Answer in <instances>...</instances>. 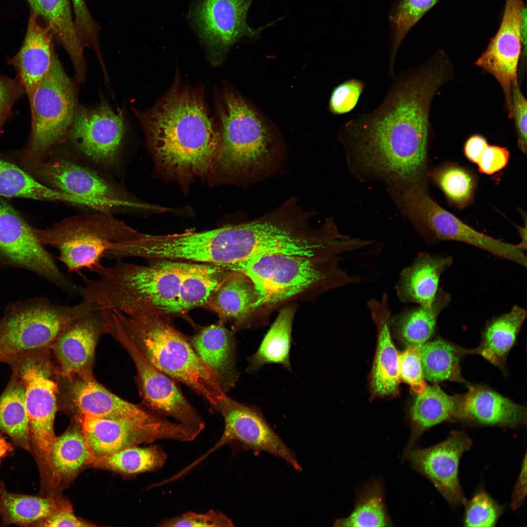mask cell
I'll return each instance as SVG.
<instances>
[{"label": "cell", "mask_w": 527, "mask_h": 527, "mask_svg": "<svg viewBox=\"0 0 527 527\" xmlns=\"http://www.w3.org/2000/svg\"><path fill=\"white\" fill-rule=\"evenodd\" d=\"M24 92L20 82L0 75V128L11 113L12 107Z\"/></svg>", "instance_id": "cell-51"}, {"label": "cell", "mask_w": 527, "mask_h": 527, "mask_svg": "<svg viewBox=\"0 0 527 527\" xmlns=\"http://www.w3.org/2000/svg\"><path fill=\"white\" fill-rule=\"evenodd\" d=\"M526 6L523 4L520 17V36L522 46V54L526 57L527 54V16Z\"/></svg>", "instance_id": "cell-55"}, {"label": "cell", "mask_w": 527, "mask_h": 527, "mask_svg": "<svg viewBox=\"0 0 527 527\" xmlns=\"http://www.w3.org/2000/svg\"><path fill=\"white\" fill-rule=\"evenodd\" d=\"M72 403L79 415L104 419L158 422L166 418L151 410L127 402L89 378L79 379L70 389Z\"/></svg>", "instance_id": "cell-23"}, {"label": "cell", "mask_w": 527, "mask_h": 527, "mask_svg": "<svg viewBox=\"0 0 527 527\" xmlns=\"http://www.w3.org/2000/svg\"><path fill=\"white\" fill-rule=\"evenodd\" d=\"M522 0H506L498 30L476 64L493 75L501 86L508 117L512 118V86L517 81V67L522 54L520 17Z\"/></svg>", "instance_id": "cell-20"}, {"label": "cell", "mask_w": 527, "mask_h": 527, "mask_svg": "<svg viewBox=\"0 0 527 527\" xmlns=\"http://www.w3.org/2000/svg\"><path fill=\"white\" fill-rule=\"evenodd\" d=\"M464 506L463 526L468 527H495L505 509L482 487L478 488Z\"/></svg>", "instance_id": "cell-43"}, {"label": "cell", "mask_w": 527, "mask_h": 527, "mask_svg": "<svg viewBox=\"0 0 527 527\" xmlns=\"http://www.w3.org/2000/svg\"><path fill=\"white\" fill-rule=\"evenodd\" d=\"M383 485L372 480L360 490L355 507L347 517L336 520L333 526L350 527H390L392 522L387 513L384 502Z\"/></svg>", "instance_id": "cell-41"}, {"label": "cell", "mask_w": 527, "mask_h": 527, "mask_svg": "<svg viewBox=\"0 0 527 527\" xmlns=\"http://www.w3.org/2000/svg\"><path fill=\"white\" fill-rule=\"evenodd\" d=\"M295 313L292 305L280 310L257 350L248 358V372L254 373L269 364H280L291 370L289 353Z\"/></svg>", "instance_id": "cell-35"}, {"label": "cell", "mask_w": 527, "mask_h": 527, "mask_svg": "<svg viewBox=\"0 0 527 527\" xmlns=\"http://www.w3.org/2000/svg\"><path fill=\"white\" fill-rule=\"evenodd\" d=\"M48 350L27 352L7 363L19 373L24 383L32 453L42 479L52 475V448L56 437L54 424L57 385L51 378Z\"/></svg>", "instance_id": "cell-10"}, {"label": "cell", "mask_w": 527, "mask_h": 527, "mask_svg": "<svg viewBox=\"0 0 527 527\" xmlns=\"http://www.w3.org/2000/svg\"><path fill=\"white\" fill-rule=\"evenodd\" d=\"M169 261L182 273L177 300L178 315L206 306L214 293L232 272L213 264Z\"/></svg>", "instance_id": "cell-31"}, {"label": "cell", "mask_w": 527, "mask_h": 527, "mask_svg": "<svg viewBox=\"0 0 527 527\" xmlns=\"http://www.w3.org/2000/svg\"><path fill=\"white\" fill-rule=\"evenodd\" d=\"M526 317V310L514 305L507 313L493 318L485 325L479 345L466 349V354L480 355L506 373L507 356Z\"/></svg>", "instance_id": "cell-30"}, {"label": "cell", "mask_w": 527, "mask_h": 527, "mask_svg": "<svg viewBox=\"0 0 527 527\" xmlns=\"http://www.w3.org/2000/svg\"><path fill=\"white\" fill-rule=\"evenodd\" d=\"M103 331L101 310L77 318L62 331L51 346L62 376L73 377L90 365L98 338Z\"/></svg>", "instance_id": "cell-22"}, {"label": "cell", "mask_w": 527, "mask_h": 527, "mask_svg": "<svg viewBox=\"0 0 527 527\" xmlns=\"http://www.w3.org/2000/svg\"><path fill=\"white\" fill-rule=\"evenodd\" d=\"M31 172L45 185L90 202L98 212L111 215L121 207L154 208L130 198L117 184L65 154L45 160Z\"/></svg>", "instance_id": "cell-12"}, {"label": "cell", "mask_w": 527, "mask_h": 527, "mask_svg": "<svg viewBox=\"0 0 527 527\" xmlns=\"http://www.w3.org/2000/svg\"><path fill=\"white\" fill-rule=\"evenodd\" d=\"M459 406V395H448L438 384L427 385L410 410L411 433L403 459L425 431L443 423L458 422Z\"/></svg>", "instance_id": "cell-29"}, {"label": "cell", "mask_w": 527, "mask_h": 527, "mask_svg": "<svg viewBox=\"0 0 527 527\" xmlns=\"http://www.w3.org/2000/svg\"><path fill=\"white\" fill-rule=\"evenodd\" d=\"M0 431L32 453L25 385L20 375L12 369L8 384L0 395Z\"/></svg>", "instance_id": "cell-32"}, {"label": "cell", "mask_w": 527, "mask_h": 527, "mask_svg": "<svg viewBox=\"0 0 527 527\" xmlns=\"http://www.w3.org/2000/svg\"><path fill=\"white\" fill-rule=\"evenodd\" d=\"M124 131L123 113L102 102L94 108L77 105L67 138L93 161L109 165L117 159Z\"/></svg>", "instance_id": "cell-18"}, {"label": "cell", "mask_w": 527, "mask_h": 527, "mask_svg": "<svg viewBox=\"0 0 527 527\" xmlns=\"http://www.w3.org/2000/svg\"><path fill=\"white\" fill-rule=\"evenodd\" d=\"M513 118H514L518 135L519 148L524 153L527 151V101L522 94L518 81L512 86Z\"/></svg>", "instance_id": "cell-49"}, {"label": "cell", "mask_w": 527, "mask_h": 527, "mask_svg": "<svg viewBox=\"0 0 527 527\" xmlns=\"http://www.w3.org/2000/svg\"><path fill=\"white\" fill-rule=\"evenodd\" d=\"M258 302L253 282L245 275L232 271L211 297L206 306L222 321H230L235 328L239 329L263 324Z\"/></svg>", "instance_id": "cell-25"}, {"label": "cell", "mask_w": 527, "mask_h": 527, "mask_svg": "<svg viewBox=\"0 0 527 527\" xmlns=\"http://www.w3.org/2000/svg\"><path fill=\"white\" fill-rule=\"evenodd\" d=\"M12 450L11 445L0 433V464L4 458L8 456Z\"/></svg>", "instance_id": "cell-56"}, {"label": "cell", "mask_w": 527, "mask_h": 527, "mask_svg": "<svg viewBox=\"0 0 527 527\" xmlns=\"http://www.w3.org/2000/svg\"><path fill=\"white\" fill-rule=\"evenodd\" d=\"M425 379L433 384L450 381L468 384L462 377L460 361L466 348L441 338L419 346Z\"/></svg>", "instance_id": "cell-37"}, {"label": "cell", "mask_w": 527, "mask_h": 527, "mask_svg": "<svg viewBox=\"0 0 527 527\" xmlns=\"http://www.w3.org/2000/svg\"><path fill=\"white\" fill-rule=\"evenodd\" d=\"M167 455L159 445L131 446L93 459L91 465L127 474L154 472L165 464Z\"/></svg>", "instance_id": "cell-39"}, {"label": "cell", "mask_w": 527, "mask_h": 527, "mask_svg": "<svg viewBox=\"0 0 527 527\" xmlns=\"http://www.w3.org/2000/svg\"><path fill=\"white\" fill-rule=\"evenodd\" d=\"M0 196L89 206L86 200L56 190L40 182L16 165L1 159Z\"/></svg>", "instance_id": "cell-33"}, {"label": "cell", "mask_w": 527, "mask_h": 527, "mask_svg": "<svg viewBox=\"0 0 527 527\" xmlns=\"http://www.w3.org/2000/svg\"><path fill=\"white\" fill-rule=\"evenodd\" d=\"M52 488L74 479L79 470L91 465L94 457L80 424L56 437L52 448Z\"/></svg>", "instance_id": "cell-34"}, {"label": "cell", "mask_w": 527, "mask_h": 527, "mask_svg": "<svg viewBox=\"0 0 527 527\" xmlns=\"http://www.w3.org/2000/svg\"><path fill=\"white\" fill-rule=\"evenodd\" d=\"M359 80L352 79L336 86L330 96L329 108L335 115L349 113L356 106L364 88Z\"/></svg>", "instance_id": "cell-47"}, {"label": "cell", "mask_w": 527, "mask_h": 527, "mask_svg": "<svg viewBox=\"0 0 527 527\" xmlns=\"http://www.w3.org/2000/svg\"><path fill=\"white\" fill-rule=\"evenodd\" d=\"M32 10L21 47L10 62L16 69L19 82L31 103L36 89L48 71L55 53L51 28L39 23Z\"/></svg>", "instance_id": "cell-24"}, {"label": "cell", "mask_w": 527, "mask_h": 527, "mask_svg": "<svg viewBox=\"0 0 527 527\" xmlns=\"http://www.w3.org/2000/svg\"><path fill=\"white\" fill-rule=\"evenodd\" d=\"M444 61L431 57L394 77L382 103L346 122L339 136L364 169L404 186L424 169L432 99L451 78Z\"/></svg>", "instance_id": "cell-1"}, {"label": "cell", "mask_w": 527, "mask_h": 527, "mask_svg": "<svg viewBox=\"0 0 527 527\" xmlns=\"http://www.w3.org/2000/svg\"><path fill=\"white\" fill-rule=\"evenodd\" d=\"M488 145L484 137L478 135H473L469 138L465 143V156L469 161L477 164L482 153Z\"/></svg>", "instance_id": "cell-54"}, {"label": "cell", "mask_w": 527, "mask_h": 527, "mask_svg": "<svg viewBox=\"0 0 527 527\" xmlns=\"http://www.w3.org/2000/svg\"><path fill=\"white\" fill-rule=\"evenodd\" d=\"M95 310L83 299L73 305L56 304L45 297L11 303L0 318V362L48 349L70 323Z\"/></svg>", "instance_id": "cell-7"}, {"label": "cell", "mask_w": 527, "mask_h": 527, "mask_svg": "<svg viewBox=\"0 0 527 527\" xmlns=\"http://www.w3.org/2000/svg\"><path fill=\"white\" fill-rule=\"evenodd\" d=\"M92 272L97 278L78 273L83 285L80 296L99 310L111 309L127 315H178L177 300L181 272L168 261L142 265L118 259Z\"/></svg>", "instance_id": "cell-4"}, {"label": "cell", "mask_w": 527, "mask_h": 527, "mask_svg": "<svg viewBox=\"0 0 527 527\" xmlns=\"http://www.w3.org/2000/svg\"><path fill=\"white\" fill-rule=\"evenodd\" d=\"M78 105L75 84L54 53L30 104L31 131L21 158L25 168H35L65 141Z\"/></svg>", "instance_id": "cell-9"}, {"label": "cell", "mask_w": 527, "mask_h": 527, "mask_svg": "<svg viewBox=\"0 0 527 527\" xmlns=\"http://www.w3.org/2000/svg\"><path fill=\"white\" fill-rule=\"evenodd\" d=\"M431 176L453 203L462 206L470 200L474 183L471 175L464 169L447 166L434 171Z\"/></svg>", "instance_id": "cell-44"}, {"label": "cell", "mask_w": 527, "mask_h": 527, "mask_svg": "<svg viewBox=\"0 0 527 527\" xmlns=\"http://www.w3.org/2000/svg\"><path fill=\"white\" fill-rule=\"evenodd\" d=\"M75 14V23L83 46L100 50L98 41L99 27L87 8L84 0H71Z\"/></svg>", "instance_id": "cell-48"}, {"label": "cell", "mask_w": 527, "mask_h": 527, "mask_svg": "<svg viewBox=\"0 0 527 527\" xmlns=\"http://www.w3.org/2000/svg\"><path fill=\"white\" fill-rule=\"evenodd\" d=\"M451 300L450 295L439 288L435 298L430 306L419 305L391 316L401 338L409 345L420 346L429 341L434 334L438 317Z\"/></svg>", "instance_id": "cell-36"}, {"label": "cell", "mask_w": 527, "mask_h": 527, "mask_svg": "<svg viewBox=\"0 0 527 527\" xmlns=\"http://www.w3.org/2000/svg\"><path fill=\"white\" fill-rule=\"evenodd\" d=\"M509 159V152L507 148L488 144L477 164L480 172L491 175L504 168Z\"/></svg>", "instance_id": "cell-50"}, {"label": "cell", "mask_w": 527, "mask_h": 527, "mask_svg": "<svg viewBox=\"0 0 527 527\" xmlns=\"http://www.w3.org/2000/svg\"><path fill=\"white\" fill-rule=\"evenodd\" d=\"M43 245L56 248L69 272L92 271L114 246L134 239L136 230L111 215L98 212L67 218L44 229L34 227Z\"/></svg>", "instance_id": "cell-8"}, {"label": "cell", "mask_w": 527, "mask_h": 527, "mask_svg": "<svg viewBox=\"0 0 527 527\" xmlns=\"http://www.w3.org/2000/svg\"><path fill=\"white\" fill-rule=\"evenodd\" d=\"M194 350L216 376L225 393L236 385L239 374L236 365L233 332L222 324L201 328L188 339Z\"/></svg>", "instance_id": "cell-27"}, {"label": "cell", "mask_w": 527, "mask_h": 527, "mask_svg": "<svg viewBox=\"0 0 527 527\" xmlns=\"http://www.w3.org/2000/svg\"><path fill=\"white\" fill-rule=\"evenodd\" d=\"M340 260V256L324 258L272 254L219 265L242 273L253 282L259 309L263 312L290 301L313 298L360 283L359 276L341 266Z\"/></svg>", "instance_id": "cell-5"}, {"label": "cell", "mask_w": 527, "mask_h": 527, "mask_svg": "<svg viewBox=\"0 0 527 527\" xmlns=\"http://www.w3.org/2000/svg\"><path fill=\"white\" fill-rule=\"evenodd\" d=\"M132 109L162 176L182 186L196 178L211 182L220 137L202 94L175 86L151 108Z\"/></svg>", "instance_id": "cell-2"}, {"label": "cell", "mask_w": 527, "mask_h": 527, "mask_svg": "<svg viewBox=\"0 0 527 527\" xmlns=\"http://www.w3.org/2000/svg\"><path fill=\"white\" fill-rule=\"evenodd\" d=\"M115 337L124 345L134 361L140 395L145 406L199 434L205 428V421L185 398L177 381L152 365L124 334L117 333Z\"/></svg>", "instance_id": "cell-16"}, {"label": "cell", "mask_w": 527, "mask_h": 527, "mask_svg": "<svg viewBox=\"0 0 527 527\" xmlns=\"http://www.w3.org/2000/svg\"><path fill=\"white\" fill-rule=\"evenodd\" d=\"M218 413L224 422L222 436L209 450L182 469V475L187 474L221 447L234 443L255 452H266L285 460L296 470H302L295 453L271 428L257 406L239 403L226 395Z\"/></svg>", "instance_id": "cell-15"}, {"label": "cell", "mask_w": 527, "mask_h": 527, "mask_svg": "<svg viewBox=\"0 0 527 527\" xmlns=\"http://www.w3.org/2000/svg\"><path fill=\"white\" fill-rule=\"evenodd\" d=\"M0 265L32 272L69 295L79 293L80 286L60 270L37 239L34 227L0 198Z\"/></svg>", "instance_id": "cell-13"}, {"label": "cell", "mask_w": 527, "mask_h": 527, "mask_svg": "<svg viewBox=\"0 0 527 527\" xmlns=\"http://www.w3.org/2000/svg\"><path fill=\"white\" fill-rule=\"evenodd\" d=\"M439 0H397L393 8L390 20L392 29V42L389 74L394 76V67L398 51L405 37L411 29L434 7Z\"/></svg>", "instance_id": "cell-42"}, {"label": "cell", "mask_w": 527, "mask_h": 527, "mask_svg": "<svg viewBox=\"0 0 527 527\" xmlns=\"http://www.w3.org/2000/svg\"><path fill=\"white\" fill-rule=\"evenodd\" d=\"M458 422L472 425L516 428L527 425L526 406L516 404L490 387L469 385L459 395Z\"/></svg>", "instance_id": "cell-21"}, {"label": "cell", "mask_w": 527, "mask_h": 527, "mask_svg": "<svg viewBox=\"0 0 527 527\" xmlns=\"http://www.w3.org/2000/svg\"><path fill=\"white\" fill-rule=\"evenodd\" d=\"M527 452L523 458L520 472L513 487L510 507L512 511L520 508L525 503L527 495Z\"/></svg>", "instance_id": "cell-53"}, {"label": "cell", "mask_w": 527, "mask_h": 527, "mask_svg": "<svg viewBox=\"0 0 527 527\" xmlns=\"http://www.w3.org/2000/svg\"><path fill=\"white\" fill-rule=\"evenodd\" d=\"M32 10L41 17L68 54L80 52L82 44L69 0H26Z\"/></svg>", "instance_id": "cell-40"}, {"label": "cell", "mask_w": 527, "mask_h": 527, "mask_svg": "<svg viewBox=\"0 0 527 527\" xmlns=\"http://www.w3.org/2000/svg\"><path fill=\"white\" fill-rule=\"evenodd\" d=\"M399 199L406 214L434 240L463 242L527 266V256L518 245L494 239L467 225L441 207L419 183L402 187Z\"/></svg>", "instance_id": "cell-11"}, {"label": "cell", "mask_w": 527, "mask_h": 527, "mask_svg": "<svg viewBox=\"0 0 527 527\" xmlns=\"http://www.w3.org/2000/svg\"><path fill=\"white\" fill-rule=\"evenodd\" d=\"M387 293L380 299H371L367 306L375 324L378 343L372 373L371 386L375 395L395 393L400 383L399 354L390 333L391 312Z\"/></svg>", "instance_id": "cell-26"}, {"label": "cell", "mask_w": 527, "mask_h": 527, "mask_svg": "<svg viewBox=\"0 0 527 527\" xmlns=\"http://www.w3.org/2000/svg\"><path fill=\"white\" fill-rule=\"evenodd\" d=\"M103 315L106 324L127 336L152 365L202 397L211 413H218L226 393L169 317L155 313L129 316L111 309L104 310Z\"/></svg>", "instance_id": "cell-3"}, {"label": "cell", "mask_w": 527, "mask_h": 527, "mask_svg": "<svg viewBox=\"0 0 527 527\" xmlns=\"http://www.w3.org/2000/svg\"><path fill=\"white\" fill-rule=\"evenodd\" d=\"M36 526L40 527H93L94 525L77 518L69 504H67L43 519Z\"/></svg>", "instance_id": "cell-52"}, {"label": "cell", "mask_w": 527, "mask_h": 527, "mask_svg": "<svg viewBox=\"0 0 527 527\" xmlns=\"http://www.w3.org/2000/svg\"><path fill=\"white\" fill-rule=\"evenodd\" d=\"M220 148L211 183H249L271 174L281 149L268 125L238 94L225 93Z\"/></svg>", "instance_id": "cell-6"}, {"label": "cell", "mask_w": 527, "mask_h": 527, "mask_svg": "<svg viewBox=\"0 0 527 527\" xmlns=\"http://www.w3.org/2000/svg\"><path fill=\"white\" fill-rule=\"evenodd\" d=\"M472 441L464 431L452 430L439 443L425 448L414 447L403 459L427 479L448 504L455 508L467 499L461 486L459 465L463 454L471 448Z\"/></svg>", "instance_id": "cell-17"}, {"label": "cell", "mask_w": 527, "mask_h": 527, "mask_svg": "<svg viewBox=\"0 0 527 527\" xmlns=\"http://www.w3.org/2000/svg\"><path fill=\"white\" fill-rule=\"evenodd\" d=\"M67 504L52 496L16 494L0 487V515L3 525L35 526Z\"/></svg>", "instance_id": "cell-38"}, {"label": "cell", "mask_w": 527, "mask_h": 527, "mask_svg": "<svg viewBox=\"0 0 527 527\" xmlns=\"http://www.w3.org/2000/svg\"><path fill=\"white\" fill-rule=\"evenodd\" d=\"M252 0H198L190 11L195 31L210 51L223 53L243 37H254L264 27L254 29L246 22Z\"/></svg>", "instance_id": "cell-19"}, {"label": "cell", "mask_w": 527, "mask_h": 527, "mask_svg": "<svg viewBox=\"0 0 527 527\" xmlns=\"http://www.w3.org/2000/svg\"><path fill=\"white\" fill-rule=\"evenodd\" d=\"M157 527H226L234 525L230 518L218 510L210 509L204 513L188 511L181 515L164 519Z\"/></svg>", "instance_id": "cell-45"}, {"label": "cell", "mask_w": 527, "mask_h": 527, "mask_svg": "<svg viewBox=\"0 0 527 527\" xmlns=\"http://www.w3.org/2000/svg\"><path fill=\"white\" fill-rule=\"evenodd\" d=\"M400 378L413 393L422 394L427 385L425 381L419 346H409L399 354Z\"/></svg>", "instance_id": "cell-46"}, {"label": "cell", "mask_w": 527, "mask_h": 527, "mask_svg": "<svg viewBox=\"0 0 527 527\" xmlns=\"http://www.w3.org/2000/svg\"><path fill=\"white\" fill-rule=\"evenodd\" d=\"M79 420L94 459L142 444L163 440L189 442L198 436L189 427L167 418L158 422H142L82 415Z\"/></svg>", "instance_id": "cell-14"}, {"label": "cell", "mask_w": 527, "mask_h": 527, "mask_svg": "<svg viewBox=\"0 0 527 527\" xmlns=\"http://www.w3.org/2000/svg\"><path fill=\"white\" fill-rule=\"evenodd\" d=\"M452 263L448 256H436L423 252L402 271L395 286L403 303L431 305L436 296L440 277Z\"/></svg>", "instance_id": "cell-28"}]
</instances>
